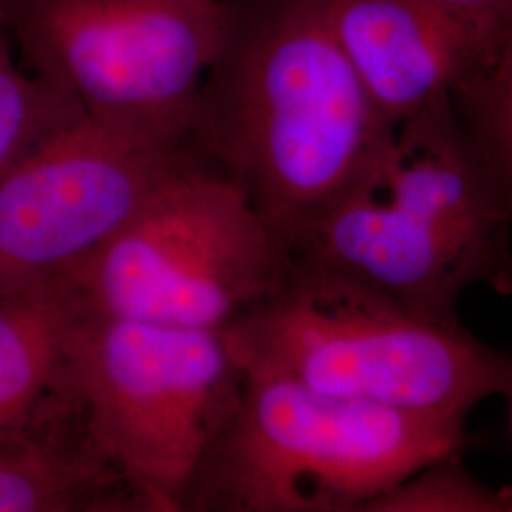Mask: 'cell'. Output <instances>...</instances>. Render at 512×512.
I'll return each instance as SVG.
<instances>
[{
  "label": "cell",
  "mask_w": 512,
  "mask_h": 512,
  "mask_svg": "<svg viewBox=\"0 0 512 512\" xmlns=\"http://www.w3.org/2000/svg\"><path fill=\"white\" fill-rule=\"evenodd\" d=\"M226 31L181 148L236 186L291 255L384 164L393 126L323 0H222Z\"/></svg>",
  "instance_id": "cell-1"
},
{
  "label": "cell",
  "mask_w": 512,
  "mask_h": 512,
  "mask_svg": "<svg viewBox=\"0 0 512 512\" xmlns=\"http://www.w3.org/2000/svg\"><path fill=\"white\" fill-rule=\"evenodd\" d=\"M289 256L459 321L467 289L512 293V207L444 97L395 126L378 173Z\"/></svg>",
  "instance_id": "cell-2"
},
{
  "label": "cell",
  "mask_w": 512,
  "mask_h": 512,
  "mask_svg": "<svg viewBox=\"0 0 512 512\" xmlns=\"http://www.w3.org/2000/svg\"><path fill=\"white\" fill-rule=\"evenodd\" d=\"M243 374L418 416L467 421L512 393V357L315 262L293 260L274 293L220 330Z\"/></svg>",
  "instance_id": "cell-3"
},
{
  "label": "cell",
  "mask_w": 512,
  "mask_h": 512,
  "mask_svg": "<svg viewBox=\"0 0 512 512\" xmlns=\"http://www.w3.org/2000/svg\"><path fill=\"white\" fill-rule=\"evenodd\" d=\"M463 444V421L245 374L238 406L192 476L181 512H366Z\"/></svg>",
  "instance_id": "cell-4"
},
{
  "label": "cell",
  "mask_w": 512,
  "mask_h": 512,
  "mask_svg": "<svg viewBox=\"0 0 512 512\" xmlns=\"http://www.w3.org/2000/svg\"><path fill=\"white\" fill-rule=\"evenodd\" d=\"M289 264L238 188L181 148L147 202L74 274L101 315L222 330L274 293Z\"/></svg>",
  "instance_id": "cell-5"
},
{
  "label": "cell",
  "mask_w": 512,
  "mask_h": 512,
  "mask_svg": "<svg viewBox=\"0 0 512 512\" xmlns=\"http://www.w3.org/2000/svg\"><path fill=\"white\" fill-rule=\"evenodd\" d=\"M27 67L95 122L179 148L226 31L222 0H0Z\"/></svg>",
  "instance_id": "cell-6"
},
{
  "label": "cell",
  "mask_w": 512,
  "mask_h": 512,
  "mask_svg": "<svg viewBox=\"0 0 512 512\" xmlns=\"http://www.w3.org/2000/svg\"><path fill=\"white\" fill-rule=\"evenodd\" d=\"M71 370L110 459L160 512H181L184 492L245 382L222 332L95 311L74 334Z\"/></svg>",
  "instance_id": "cell-7"
},
{
  "label": "cell",
  "mask_w": 512,
  "mask_h": 512,
  "mask_svg": "<svg viewBox=\"0 0 512 512\" xmlns=\"http://www.w3.org/2000/svg\"><path fill=\"white\" fill-rule=\"evenodd\" d=\"M179 156L86 114L46 137L0 181V296L78 270Z\"/></svg>",
  "instance_id": "cell-8"
},
{
  "label": "cell",
  "mask_w": 512,
  "mask_h": 512,
  "mask_svg": "<svg viewBox=\"0 0 512 512\" xmlns=\"http://www.w3.org/2000/svg\"><path fill=\"white\" fill-rule=\"evenodd\" d=\"M330 31L378 109L401 120L452 97L494 50L509 16L444 0H323Z\"/></svg>",
  "instance_id": "cell-9"
},
{
  "label": "cell",
  "mask_w": 512,
  "mask_h": 512,
  "mask_svg": "<svg viewBox=\"0 0 512 512\" xmlns=\"http://www.w3.org/2000/svg\"><path fill=\"white\" fill-rule=\"evenodd\" d=\"M0 512H160L105 452L69 380L0 431Z\"/></svg>",
  "instance_id": "cell-10"
},
{
  "label": "cell",
  "mask_w": 512,
  "mask_h": 512,
  "mask_svg": "<svg viewBox=\"0 0 512 512\" xmlns=\"http://www.w3.org/2000/svg\"><path fill=\"white\" fill-rule=\"evenodd\" d=\"M92 313L74 272L0 296V431L69 380L74 334Z\"/></svg>",
  "instance_id": "cell-11"
},
{
  "label": "cell",
  "mask_w": 512,
  "mask_h": 512,
  "mask_svg": "<svg viewBox=\"0 0 512 512\" xmlns=\"http://www.w3.org/2000/svg\"><path fill=\"white\" fill-rule=\"evenodd\" d=\"M0 4V181L46 137L84 112L50 80L23 69Z\"/></svg>",
  "instance_id": "cell-12"
},
{
  "label": "cell",
  "mask_w": 512,
  "mask_h": 512,
  "mask_svg": "<svg viewBox=\"0 0 512 512\" xmlns=\"http://www.w3.org/2000/svg\"><path fill=\"white\" fill-rule=\"evenodd\" d=\"M452 103L512 207V14L494 50L452 93Z\"/></svg>",
  "instance_id": "cell-13"
},
{
  "label": "cell",
  "mask_w": 512,
  "mask_h": 512,
  "mask_svg": "<svg viewBox=\"0 0 512 512\" xmlns=\"http://www.w3.org/2000/svg\"><path fill=\"white\" fill-rule=\"evenodd\" d=\"M366 512H512V490L482 484L448 456L404 478Z\"/></svg>",
  "instance_id": "cell-14"
},
{
  "label": "cell",
  "mask_w": 512,
  "mask_h": 512,
  "mask_svg": "<svg viewBox=\"0 0 512 512\" xmlns=\"http://www.w3.org/2000/svg\"><path fill=\"white\" fill-rule=\"evenodd\" d=\"M444 2L480 16L503 18L512 12V0H444Z\"/></svg>",
  "instance_id": "cell-15"
},
{
  "label": "cell",
  "mask_w": 512,
  "mask_h": 512,
  "mask_svg": "<svg viewBox=\"0 0 512 512\" xmlns=\"http://www.w3.org/2000/svg\"><path fill=\"white\" fill-rule=\"evenodd\" d=\"M509 401H511V423H512V393H511V397H509Z\"/></svg>",
  "instance_id": "cell-16"
}]
</instances>
